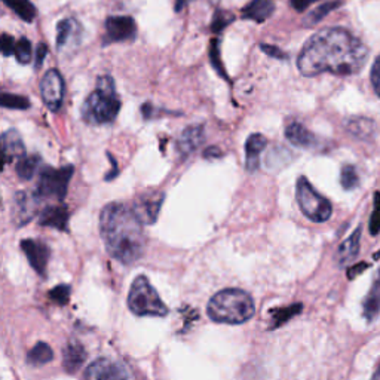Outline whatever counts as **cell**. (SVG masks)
Returning <instances> with one entry per match:
<instances>
[{"instance_id":"cell-1","label":"cell","mask_w":380,"mask_h":380,"mask_svg":"<svg viewBox=\"0 0 380 380\" xmlns=\"http://www.w3.org/2000/svg\"><path fill=\"white\" fill-rule=\"evenodd\" d=\"M369 49L352 33L340 27H328L310 38L297 58V68L306 78L321 73L351 76L366 65Z\"/></svg>"},{"instance_id":"cell-2","label":"cell","mask_w":380,"mask_h":380,"mask_svg":"<svg viewBox=\"0 0 380 380\" xmlns=\"http://www.w3.org/2000/svg\"><path fill=\"white\" fill-rule=\"evenodd\" d=\"M100 232L107 253L122 265H132L144 254L146 233L132 206L107 204L100 216Z\"/></svg>"},{"instance_id":"cell-3","label":"cell","mask_w":380,"mask_h":380,"mask_svg":"<svg viewBox=\"0 0 380 380\" xmlns=\"http://www.w3.org/2000/svg\"><path fill=\"white\" fill-rule=\"evenodd\" d=\"M255 306L247 291L239 288L221 290L210 299L206 314L220 324H244L253 318Z\"/></svg>"},{"instance_id":"cell-4","label":"cell","mask_w":380,"mask_h":380,"mask_svg":"<svg viewBox=\"0 0 380 380\" xmlns=\"http://www.w3.org/2000/svg\"><path fill=\"white\" fill-rule=\"evenodd\" d=\"M120 98L116 93L112 76H100L97 88L85 100L82 106V119L91 125H106L115 122L120 112Z\"/></svg>"},{"instance_id":"cell-5","label":"cell","mask_w":380,"mask_h":380,"mask_svg":"<svg viewBox=\"0 0 380 380\" xmlns=\"http://www.w3.org/2000/svg\"><path fill=\"white\" fill-rule=\"evenodd\" d=\"M128 307L137 317L168 315V307L146 276H137L134 280L128 295Z\"/></svg>"},{"instance_id":"cell-6","label":"cell","mask_w":380,"mask_h":380,"mask_svg":"<svg viewBox=\"0 0 380 380\" xmlns=\"http://www.w3.org/2000/svg\"><path fill=\"white\" fill-rule=\"evenodd\" d=\"M296 198L302 213L315 223L330 220L333 214V205L327 198L318 194L315 187L306 177H300L296 184Z\"/></svg>"},{"instance_id":"cell-7","label":"cell","mask_w":380,"mask_h":380,"mask_svg":"<svg viewBox=\"0 0 380 380\" xmlns=\"http://www.w3.org/2000/svg\"><path fill=\"white\" fill-rule=\"evenodd\" d=\"M73 165H65L63 168H53L45 167L39 176V183L36 187V195L43 198H54V199H64L67 195L68 183L73 177Z\"/></svg>"},{"instance_id":"cell-8","label":"cell","mask_w":380,"mask_h":380,"mask_svg":"<svg viewBox=\"0 0 380 380\" xmlns=\"http://www.w3.org/2000/svg\"><path fill=\"white\" fill-rule=\"evenodd\" d=\"M86 380H135L132 371L117 359L102 357L85 370Z\"/></svg>"},{"instance_id":"cell-9","label":"cell","mask_w":380,"mask_h":380,"mask_svg":"<svg viewBox=\"0 0 380 380\" xmlns=\"http://www.w3.org/2000/svg\"><path fill=\"white\" fill-rule=\"evenodd\" d=\"M65 85L61 73L57 68L48 70L41 80V94L45 106L51 112H58L63 106Z\"/></svg>"},{"instance_id":"cell-10","label":"cell","mask_w":380,"mask_h":380,"mask_svg":"<svg viewBox=\"0 0 380 380\" xmlns=\"http://www.w3.org/2000/svg\"><path fill=\"white\" fill-rule=\"evenodd\" d=\"M164 202V194L158 190H146L134 199L132 210L143 224H153L158 220L161 206Z\"/></svg>"},{"instance_id":"cell-11","label":"cell","mask_w":380,"mask_h":380,"mask_svg":"<svg viewBox=\"0 0 380 380\" xmlns=\"http://www.w3.org/2000/svg\"><path fill=\"white\" fill-rule=\"evenodd\" d=\"M106 36L105 45L134 41L137 36V24L132 16L115 15L106 20Z\"/></svg>"},{"instance_id":"cell-12","label":"cell","mask_w":380,"mask_h":380,"mask_svg":"<svg viewBox=\"0 0 380 380\" xmlns=\"http://www.w3.org/2000/svg\"><path fill=\"white\" fill-rule=\"evenodd\" d=\"M21 250L26 253L31 268L41 276H45V270L49 262V247L38 239H23Z\"/></svg>"},{"instance_id":"cell-13","label":"cell","mask_w":380,"mask_h":380,"mask_svg":"<svg viewBox=\"0 0 380 380\" xmlns=\"http://www.w3.org/2000/svg\"><path fill=\"white\" fill-rule=\"evenodd\" d=\"M205 140V132L202 125L187 127L177 140V152L181 158H187L189 154L196 152Z\"/></svg>"},{"instance_id":"cell-14","label":"cell","mask_w":380,"mask_h":380,"mask_svg":"<svg viewBox=\"0 0 380 380\" xmlns=\"http://www.w3.org/2000/svg\"><path fill=\"white\" fill-rule=\"evenodd\" d=\"M2 149L5 164H11L12 161H20L26 157V146L23 138L16 130H8L2 135Z\"/></svg>"},{"instance_id":"cell-15","label":"cell","mask_w":380,"mask_h":380,"mask_svg":"<svg viewBox=\"0 0 380 380\" xmlns=\"http://www.w3.org/2000/svg\"><path fill=\"white\" fill-rule=\"evenodd\" d=\"M268 140L262 134H251L246 143V168L254 172L260 167V153L266 149Z\"/></svg>"},{"instance_id":"cell-16","label":"cell","mask_w":380,"mask_h":380,"mask_svg":"<svg viewBox=\"0 0 380 380\" xmlns=\"http://www.w3.org/2000/svg\"><path fill=\"white\" fill-rule=\"evenodd\" d=\"M285 137L292 146L302 149H314L318 146L317 135L299 122H292L285 128Z\"/></svg>"},{"instance_id":"cell-17","label":"cell","mask_w":380,"mask_h":380,"mask_svg":"<svg viewBox=\"0 0 380 380\" xmlns=\"http://www.w3.org/2000/svg\"><path fill=\"white\" fill-rule=\"evenodd\" d=\"M86 361V351L82 343L76 339H72L65 344L63 352V366L67 373H76Z\"/></svg>"},{"instance_id":"cell-18","label":"cell","mask_w":380,"mask_h":380,"mask_svg":"<svg viewBox=\"0 0 380 380\" xmlns=\"http://www.w3.org/2000/svg\"><path fill=\"white\" fill-rule=\"evenodd\" d=\"M39 224L41 226H48V228H54L57 231H67V224H68V211L65 210V206L61 205H54V206H48L39 217Z\"/></svg>"},{"instance_id":"cell-19","label":"cell","mask_w":380,"mask_h":380,"mask_svg":"<svg viewBox=\"0 0 380 380\" xmlns=\"http://www.w3.org/2000/svg\"><path fill=\"white\" fill-rule=\"evenodd\" d=\"M361 231L362 228L358 226L349 238H347L340 244V247L337 248L336 253V258H337V263L340 266L348 265L349 262H352L354 258L358 255L359 253V247H361Z\"/></svg>"},{"instance_id":"cell-20","label":"cell","mask_w":380,"mask_h":380,"mask_svg":"<svg viewBox=\"0 0 380 380\" xmlns=\"http://www.w3.org/2000/svg\"><path fill=\"white\" fill-rule=\"evenodd\" d=\"M275 11V0H251L243 9V16L246 20L255 21L258 24L265 23Z\"/></svg>"},{"instance_id":"cell-21","label":"cell","mask_w":380,"mask_h":380,"mask_svg":"<svg viewBox=\"0 0 380 380\" xmlns=\"http://www.w3.org/2000/svg\"><path fill=\"white\" fill-rule=\"evenodd\" d=\"M39 196L34 192V195H27L20 192L16 195V205H15V218L19 221V224H24L30 221L36 213V206L39 202Z\"/></svg>"},{"instance_id":"cell-22","label":"cell","mask_w":380,"mask_h":380,"mask_svg":"<svg viewBox=\"0 0 380 380\" xmlns=\"http://www.w3.org/2000/svg\"><path fill=\"white\" fill-rule=\"evenodd\" d=\"M380 314V273L373 283L369 295L362 300V315L367 321H373Z\"/></svg>"},{"instance_id":"cell-23","label":"cell","mask_w":380,"mask_h":380,"mask_svg":"<svg viewBox=\"0 0 380 380\" xmlns=\"http://www.w3.org/2000/svg\"><path fill=\"white\" fill-rule=\"evenodd\" d=\"M54 359V352L51 349V347L45 342H39L34 344L31 351L27 355V362L31 367H41L48 364Z\"/></svg>"},{"instance_id":"cell-24","label":"cell","mask_w":380,"mask_h":380,"mask_svg":"<svg viewBox=\"0 0 380 380\" xmlns=\"http://www.w3.org/2000/svg\"><path fill=\"white\" fill-rule=\"evenodd\" d=\"M347 130L359 140H369L374 132V124L369 117H351L347 122Z\"/></svg>"},{"instance_id":"cell-25","label":"cell","mask_w":380,"mask_h":380,"mask_svg":"<svg viewBox=\"0 0 380 380\" xmlns=\"http://www.w3.org/2000/svg\"><path fill=\"white\" fill-rule=\"evenodd\" d=\"M2 2L26 23H33V20L36 19L38 9L30 2V0H2Z\"/></svg>"},{"instance_id":"cell-26","label":"cell","mask_w":380,"mask_h":380,"mask_svg":"<svg viewBox=\"0 0 380 380\" xmlns=\"http://www.w3.org/2000/svg\"><path fill=\"white\" fill-rule=\"evenodd\" d=\"M39 165H41V157H38V154H33V157L21 158L19 164H16L15 171L21 180H31L34 174H36Z\"/></svg>"},{"instance_id":"cell-27","label":"cell","mask_w":380,"mask_h":380,"mask_svg":"<svg viewBox=\"0 0 380 380\" xmlns=\"http://www.w3.org/2000/svg\"><path fill=\"white\" fill-rule=\"evenodd\" d=\"M79 30V24L73 19L61 20L57 26V48L63 49L67 42L75 36V31Z\"/></svg>"},{"instance_id":"cell-28","label":"cell","mask_w":380,"mask_h":380,"mask_svg":"<svg viewBox=\"0 0 380 380\" xmlns=\"http://www.w3.org/2000/svg\"><path fill=\"white\" fill-rule=\"evenodd\" d=\"M0 105L4 109H11V110H27L30 109L31 102L27 97L19 95V94H8L5 93L0 98Z\"/></svg>"},{"instance_id":"cell-29","label":"cell","mask_w":380,"mask_h":380,"mask_svg":"<svg viewBox=\"0 0 380 380\" xmlns=\"http://www.w3.org/2000/svg\"><path fill=\"white\" fill-rule=\"evenodd\" d=\"M340 184L344 190H355L359 186V174L355 165H343L340 172Z\"/></svg>"},{"instance_id":"cell-30","label":"cell","mask_w":380,"mask_h":380,"mask_svg":"<svg viewBox=\"0 0 380 380\" xmlns=\"http://www.w3.org/2000/svg\"><path fill=\"white\" fill-rule=\"evenodd\" d=\"M210 60H211V65L214 70L218 73V76H221L223 79L229 80V76L224 70L223 63H221V54H220V39H213L210 43Z\"/></svg>"},{"instance_id":"cell-31","label":"cell","mask_w":380,"mask_h":380,"mask_svg":"<svg viewBox=\"0 0 380 380\" xmlns=\"http://www.w3.org/2000/svg\"><path fill=\"white\" fill-rule=\"evenodd\" d=\"M340 6V2H327L324 5H321L320 8H317L314 12H310V15L306 19V23L307 26H314L317 23H320L321 20H324L325 16L330 14L333 9L339 8Z\"/></svg>"},{"instance_id":"cell-32","label":"cell","mask_w":380,"mask_h":380,"mask_svg":"<svg viewBox=\"0 0 380 380\" xmlns=\"http://www.w3.org/2000/svg\"><path fill=\"white\" fill-rule=\"evenodd\" d=\"M233 20H235V16H233L231 12H228V11H220V9H218V11L214 14V16H213L211 30H213L216 34H218V33H221L224 28H226Z\"/></svg>"},{"instance_id":"cell-33","label":"cell","mask_w":380,"mask_h":380,"mask_svg":"<svg viewBox=\"0 0 380 380\" xmlns=\"http://www.w3.org/2000/svg\"><path fill=\"white\" fill-rule=\"evenodd\" d=\"M14 54L20 64H28L31 61V42L27 38H21L16 42Z\"/></svg>"},{"instance_id":"cell-34","label":"cell","mask_w":380,"mask_h":380,"mask_svg":"<svg viewBox=\"0 0 380 380\" xmlns=\"http://www.w3.org/2000/svg\"><path fill=\"white\" fill-rule=\"evenodd\" d=\"M369 229L373 236L380 233V192L374 194V210L370 216Z\"/></svg>"},{"instance_id":"cell-35","label":"cell","mask_w":380,"mask_h":380,"mask_svg":"<svg viewBox=\"0 0 380 380\" xmlns=\"http://www.w3.org/2000/svg\"><path fill=\"white\" fill-rule=\"evenodd\" d=\"M51 300H54L58 305H65L70 299V287L68 285H58L49 291Z\"/></svg>"},{"instance_id":"cell-36","label":"cell","mask_w":380,"mask_h":380,"mask_svg":"<svg viewBox=\"0 0 380 380\" xmlns=\"http://www.w3.org/2000/svg\"><path fill=\"white\" fill-rule=\"evenodd\" d=\"M260 51H262V53H265L268 57L273 58V60H281V61H284V60L288 58V56L284 54L283 51H281L278 46H273V45L262 43V45H260Z\"/></svg>"},{"instance_id":"cell-37","label":"cell","mask_w":380,"mask_h":380,"mask_svg":"<svg viewBox=\"0 0 380 380\" xmlns=\"http://www.w3.org/2000/svg\"><path fill=\"white\" fill-rule=\"evenodd\" d=\"M15 39L12 36H9V34L4 33L2 34V41H0V48H2V54L5 57H9L12 56V53H15Z\"/></svg>"},{"instance_id":"cell-38","label":"cell","mask_w":380,"mask_h":380,"mask_svg":"<svg viewBox=\"0 0 380 380\" xmlns=\"http://www.w3.org/2000/svg\"><path fill=\"white\" fill-rule=\"evenodd\" d=\"M371 83H373V90L380 97V56L376 58L371 67Z\"/></svg>"},{"instance_id":"cell-39","label":"cell","mask_w":380,"mask_h":380,"mask_svg":"<svg viewBox=\"0 0 380 380\" xmlns=\"http://www.w3.org/2000/svg\"><path fill=\"white\" fill-rule=\"evenodd\" d=\"M46 56H48V46L45 43H39L36 48V56H34V68H36V70H39L42 67Z\"/></svg>"},{"instance_id":"cell-40","label":"cell","mask_w":380,"mask_h":380,"mask_svg":"<svg viewBox=\"0 0 380 380\" xmlns=\"http://www.w3.org/2000/svg\"><path fill=\"white\" fill-rule=\"evenodd\" d=\"M367 269H369V263H357V265H354V266H351L348 269V272H347L348 273V278L349 280H355L358 275H361L362 272L367 270Z\"/></svg>"},{"instance_id":"cell-41","label":"cell","mask_w":380,"mask_h":380,"mask_svg":"<svg viewBox=\"0 0 380 380\" xmlns=\"http://www.w3.org/2000/svg\"><path fill=\"white\" fill-rule=\"evenodd\" d=\"M315 2H318V0H291V6L297 12H303L309 8V5H312Z\"/></svg>"},{"instance_id":"cell-42","label":"cell","mask_w":380,"mask_h":380,"mask_svg":"<svg viewBox=\"0 0 380 380\" xmlns=\"http://www.w3.org/2000/svg\"><path fill=\"white\" fill-rule=\"evenodd\" d=\"M204 157L205 158H218V157H221V152L217 147H209L204 152Z\"/></svg>"},{"instance_id":"cell-43","label":"cell","mask_w":380,"mask_h":380,"mask_svg":"<svg viewBox=\"0 0 380 380\" xmlns=\"http://www.w3.org/2000/svg\"><path fill=\"white\" fill-rule=\"evenodd\" d=\"M190 2H194V0H176L174 11H176V12H181Z\"/></svg>"}]
</instances>
